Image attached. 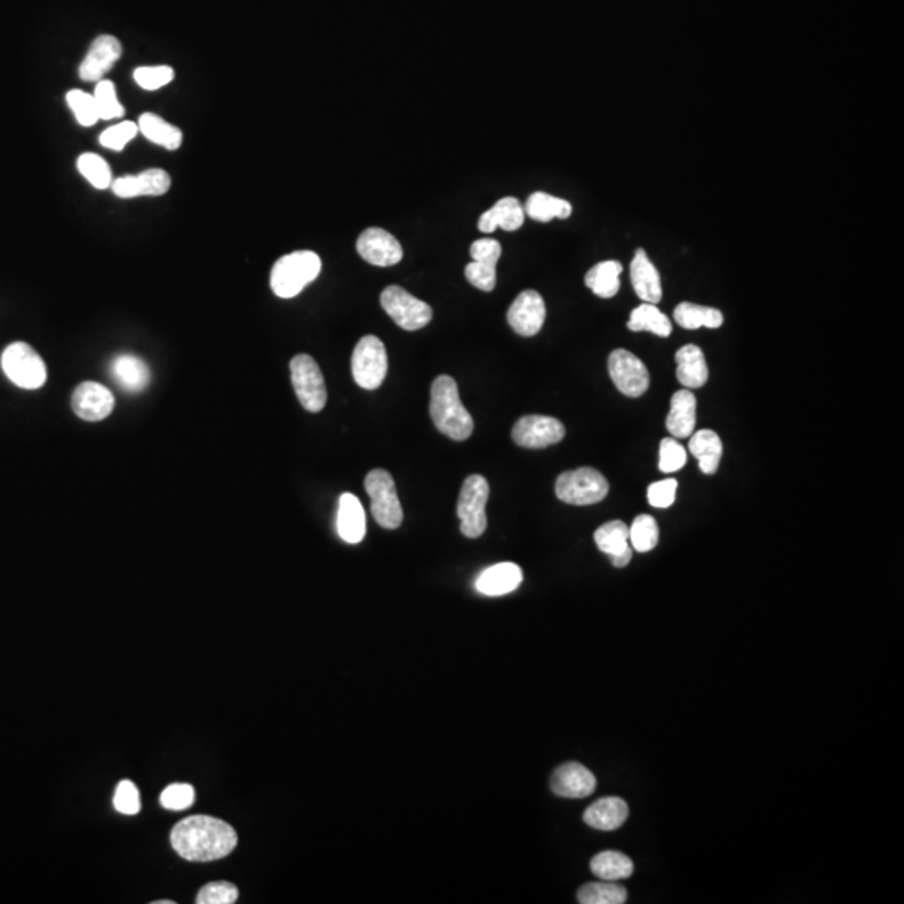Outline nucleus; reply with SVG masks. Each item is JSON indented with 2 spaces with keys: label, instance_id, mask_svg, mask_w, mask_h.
<instances>
[{
  "label": "nucleus",
  "instance_id": "nucleus-1",
  "mask_svg": "<svg viewBox=\"0 0 904 904\" xmlns=\"http://www.w3.org/2000/svg\"><path fill=\"white\" fill-rule=\"evenodd\" d=\"M237 831L211 816H191L171 831V846L186 861H216L237 848Z\"/></svg>",
  "mask_w": 904,
  "mask_h": 904
},
{
  "label": "nucleus",
  "instance_id": "nucleus-2",
  "mask_svg": "<svg viewBox=\"0 0 904 904\" xmlns=\"http://www.w3.org/2000/svg\"><path fill=\"white\" fill-rule=\"evenodd\" d=\"M429 411L437 431L452 441H466L473 434V417L461 402L458 384L449 375H439L432 382Z\"/></svg>",
  "mask_w": 904,
  "mask_h": 904
},
{
  "label": "nucleus",
  "instance_id": "nucleus-3",
  "mask_svg": "<svg viewBox=\"0 0 904 904\" xmlns=\"http://www.w3.org/2000/svg\"><path fill=\"white\" fill-rule=\"evenodd\" d=\"M322 260L310 250L288 253L278 258L270 273V287L280 298L297 297L309 283L319 277Z\"/></svg>",
  "mask_w": 904,
  "mask_h": 904
},
{
  "label": "nucleus",
  "instance_id": "nucleus-4",
  "mask_svg": "<svg viewBox=\"0 0 904 904\" xmlns=\"http://www.w3.org/2000/svg\"><path fill=\"white\" fill-rule=\"evenodd\" d=\"M364 486L370 496V509L375 521L386 530H397L404 513L391 473H387L386 469H374L365 476Z\"/></svg>",
  "mask_w": 904,
  "mask_h": 904
},
{
  "label": "nucleus",
  "instance_id": "nucleus-5",
  "mask_svg": "<svg viewBox=\"0 0 904 904\" xmlns=\"http://www.w3.org/2000/svg\"><path fill=\"white\" fill-rule=\"evenodd\" d=\"M610 484L593 468H580L561 474L556 481V496L573 506H590L607 498Z\"/></svg>",
  "mask_w": 904,
  "mask_h": 904
},
{
  "label": "nucleus",
  "instance_id": "nucleus-6",
  "mask_svg": "<svg viewBox=\"0 0 904 904\" xmlns=\"http://www.w3.org/2000/svg\"><path fill=\"white\" fill-rule=\"evenodd\" d=\"M2 369L12 384L21 389H41L47 381V369L41 355L24 342H14L2 354Z\"/></svg>",
  "mask_w": 904,
  "mask_h": 904
},
{
  "label": "nucleus",
  "instance_id": "nucleus-7",
  "mask_svg": "<svg viewBox=\"0 0 904 904\" xmlns=\"http://www.w3.org/2000/svg\"><path fill=\"white\" fill-rule=\"evenodd\" d=\"M489 499V484L483 476L473 474L464 479L458 501V516L461 519V533L466 538H479L488 528L486 504Z\"/></svg>",
  "mask_w": 904,
  "mask_h": 904
},
{
  "label": "nucleus",
  "instance_id": "nucleus-8",
  "mask_svg": "<svg viewBox=\"0 0 904 904\" xmlns=\"http://www.w3.org/2000/svg\"><path fill=\"white\" fill-rule=\"evenodd\" d=\"M293 389L305 411L320 412L327 404V387L319 364L310 355L298 354L290 362Z\"/></svg>",
  "mask_w": 904,
  "mask_h": 904
},
{
  "label": "nucleus",
  "instance_id": "nucleus-9",
  "mask_svg": "<svg viewBox=\"0 0 904 904\" xmlns=\"http://www.w3.org/2000/svg\"><path fill=\"white\" fill-rule=\"evenodd\" d=\"M352 375L362 389L375 391L387 375L386 345L375 335H365L352 354Z\"/></svg>",
  "mask_w": 904,
  "mask_h": 904
},
{
  "label": "nucleus",
  "instance_id": "nucleus-10",
  "mask_svg": "<svg viewBox=\"0 0 904 904\" xmlns=\"http://www.w3.org/2000/svg\"><path fill=\"white\" fill-rule=\"evenodd\" d=\"M381 305L386 314L407 332L424 329L432 320L431 307L399 285H391L382 292Z\"/></svg>",
  "mask_w": 904,
  "mask_h": 904
},
{
  "label": "nucleus",
  "instance_id": "nucleus-11",
  "mask_svg": "<svg viewBox=\"0 0 904 904\" xmlns=\"http://www.w3.org/2000/svg\"><path fill=\"white\" fill-rule=\"evenodd\" d=\"M608 372L623 396L640 397L648 391L650 374L647 365L628 350L618 349L610 354Z\"/></svg>",
  "mask_w": 904,
  "mask_h": 904
},
{
  "label": "nucleus",
  "instance_id": "nucleus-12",
  "mask_svg": "<svg viewBox=\"0 0 904 904\" xmlns=\"http://www.w3.org/2000/svg\"><path fill=\"white\" fill-rule=\"evenodd\" d=\"M563 422L555 417L548 416H524L514 424L513 441L521 447L528 449H543L553 446L565 437Z\"/></svg>",
  "mask_w": 904,
  "mask_h": 904
},
{
  "label": "nucleus",
  "instance_id": "nucleus-13",
  "mask_svg": "<svg viewBox=\"0 0 904 904\" xmlns=\"http://www.w3.org/2000/svg\"><path fill=\"white\" fill-rule=\"evenodd\" d=\"M471 257L464 275L469 283L483 292H493L496 287V265L501 258V243L493 238H481L471 245Z\"/></svg>",
  "mask_w": 904,
  "mask_h": 904
},
{
  "label": "nucleus",
  "instance_id": "nucleus-14",
  "mask_svg": "<svg viewBox=\"0 0 904 904\" xmlns=\"http://www.w3.org/2000/svg\"><path fill=\"white\" fill-rule=\"evenodd\" d=\"M545 300L536 290H524L519 293L508 310V324L516 334L533 337L545 324Z\"/></svg>",
  "mask_w": 904,
  "mask_h": 904
},
{
  "label": "nucleus",
  "instance_id": "nucleus-15",
  "mask_svg": "<svg viewBox=\"0 0 904 904\" xmlns=\"http://www.w3.org/2000/svg\"><path fill=\"white\" fill-rule=\"evenodd\" d=\"M357 252L375 267H392L404 257L401 243L382 228H367L357 240Z\"/></svg>",
  "mask_w": 904,
  "mask_h": 904
},
{
  "label": "nucleus",
  "instance_id": "nucleus-16",
  "mask_svg": "<svg viewBox=\"0 0 904 904\" xmlns=\"http://www.w3.org/2000/svg\"><path fill=\"white\" fill-rule=\"evenodd\" d=\"M121 54H123V46L116 37L109 36V34L96 37L79 66V78L84 83H98L104 78V74L119 61Z\"/></svg>",
  "mask_w": 904,
  "mask_h": 904
},
{
  "label": "nucleus",
  "instance_id": "nucleus-17",
  "mask_svg": "<svg viewBox=\"0 0 904 904\" xmlns=\"http://www.w3.org/2000/svg\"><path fill=\"white\" fill-rule=\"evenodd\" d=\"M72 411L83 421H103L114 411L113 392L98 382H83L72 394Z\"/></svg>",
  "mask_w": 904,
  "mask_h": 904
},
{
  "label": "nucleus",
  "instance_id": "nucleus-18",
  "mask_svg": "<svg viewBox=\"0 0 904 904\" xmlns=\"http://www.w3.org/2000/svg\"><path fill=\"white\" fill-rule=\"evenodd\" d=\"M114 195L123 200L138 196H163L171 188V176L161 168H149L139 175L121 176L113 180Z\"/></svg>",
  "mask_w": 904,
  "mask_h": 904
},
{
  "label": "nucleus",
  "instance_id": "nucleus-19",
  "mask_svg": "<svg viewBox=\"0 0 904 904\" xmlns=\"http://www.w3.org/2000/svg\"><path fill=\"white\" fill-rule=\"evenodd\" d=\"M550 786L556 796L566 797V799H583V797L591 796L595 791L596 779L590 769H586L578 762H568L553 772Z\"/></svg>",
  "mask_w": 904,
  "mask_h": 904
},
{
  "label": "nucleus",
  "instance_id": "nucleus-20",
  "mask_svg": "<svg viewBox=\"0 0 904 904\" xmlns=\"http://www.w3.org/2000/svg\"><path fill=\"white\" fill-rule=\"evenodd\" d=\"M630 278H632L633 290L642 302L657 305L662 300L660 273L643 248L637 250L633 257L632 265H630Z\"/></svg>",
  "mask_w": 904,
  "mask_h": 904
},
{
  "label": "nucleus",
  "instance_id": "nucleus-21",
  "mask_svg": "<svg viewBox=\"0 0 904 904\" xmlns=\"http://www.w3.org/2000/svg\"><path fill=\"white\" fill-rule=\"evenodd\" d=\"M109 372H111L113 381L129 394L144 391L151 381L148 365L136 355L121 354L114 357L113 362L109 365Z\"/></svg>",
  "mask_w": 904,
  "mask_h": 904
},
{
  "label": "nucleus",
  "instance_id": "nucleus-22",
  "mask_svg": "<svg viewBox=\"0 0 904 904\" xmlns=\"http://www.w3.org/2000/svg\"><path fill=\"white\" fill-rule=\"evenodd\" d=\"M697 399L687 389L675 392L667 416V429L675 439H687L695 431Z\"/></svg>",
  "mask_w": 904,
  "mask_h": 904
},
{
  "label": "nucleus",
  "instance_id": "nucleus-23",
  "mask_svg": "<svg viewBox=\"0 0 904 904\" xmlns=\"http://www.w3.org/2000/svg\"><path fill=\"white\" fill-rule=\"evenodd\" d=\"M523 583V570L514 563H498L484 570L476 580V590L486 596L508 595Z\"/></svg>",
  "mask_w": 904,
  "mask_h": 904
},
{
  "label": "nucleus",
  "instance_id": "nucleus-24",
  "mask_svg": "<svg viewBox=\"0 0 904 904\" xmlns=\"http://www.w3.org/2000/svg\"><path fill=\"white\" fill-rule=\"evenodd\" d=\"M524 223V206L513 196H506L489 208L478 221V228L483 233H493L496 228L506 232H516Z\"/></svg>",
  "mask_w": 904,
  "mask_h": 904
},
{
  "label": "nucleus",
  "instance_id": "nucleus-25",
  "mask_svg": "<svg viewBox=\"0 0 904 904\" xmlns=\"http://www.w3.org/2000/svg\"><path fill=\"white\" fill-rule=\"evenodd\" d=\"M337 531L345 543L359 545L365 536V513L359 498L354 494L344 493L339 499L337 513Z\"/></svg>",
  "mask_w": 904,
  "mask_h": 904
},
{
  "label": "nucleus",
  "instance_id": "nucleus-26",
  "mask_svg": "<svg viewBox=\"0 0 904 904\" xmlns=\"http://www.w3.org/2000/svg\"><path fill=\"white\" fill-rule=\"evenodd\" d=\"M677 379L687 389H700L709 381V367L705 355L697 345H684L675 354Z\"/></svg>",
  "mask_w": 904,
  "mask_h": 904
},
{
  "label": "nucleus",
  "instance_id": "nucleus-27",
  "mask_svg": "<svg viewBox=\"0 0 904 904\" xmlns=\"http://www.w3.org/2000/svg\"><path fill=\"white\" fill-rule=\"evenodd\" d=\"M627 802L620 797H603L585 811L586 824L598 831H617L627 821Z\"/></svg>",
  "mask_w": 904,
  "mask_h": 904
},
{
  "label": "nucleus",
  "instance_id": "nucleus-28",
  "mask_svg": "<svg viewBox=\"0 0 904 904\" xmlns=\"http://www.w3.org/2000/svg\"><path fill=\"white\" fill-rule=\"evenodd\" d=\"M138 129L144 138L153 144H158L168 151H176L183 144V131L175 124L168 123L155 113L141 114L138 121Z\"/></svg>",
  "mask_w": 904,
  "mask_h": 904
},
{
  "label": "nucleus",
  "instance_id": "nucleus-29",
  "mask_svg": "<svg viewBox=\"0 0 904 904\" xmlns=\"http://www.w3.org/2000/svg\"><path fill=\"white\" fill-rule=\"evenodd\" d=\"M689 451L699 459L700 471L704 474H715L722 458V441L719 434L710 429H702L690 436Z\"/></svg>",
  "mask_w": 904,
  "mask_h": 904
},
{
  "label": "nucleus",
  "instance_id": "nucleus-30",
  "mask_svg": "<svg viewBox=\"0 0 904 904\" xmlns=\"http://www.w3.org/2000/svg\"><path fill=\"white\" fill-rule=\"evenodd\" d=\"M571 211H573V206L570 201L556 198L543 191L533 193L524 205V215L530 216L531 220L541 221V223H548L553 218L566 220V218H570Z\"/></svg>",
  "mask_w": 904,
  "mask_h": 904
},
{
  "label": "nucleus",
  "instance_id": "nucleus-31",
  "mask_svg": "<svg viewBox=\"0 0 904 904\" xmlns=\"http://www.w3.org/2000/svg\"><path fill=\"white\" fill-rule=\"evenodd\" d=\"M673 319L682 329L687 330H697L702 327L719 329L720 325L724 324V315L719 309L690 304V302L678 304L677 309L673 312Z\"/></svg>",
  "mask_w": 904,
  "mask_h": 904
},
{
  "label": "nucleus",
  "instance_id": "nucleus-32",
  "mask_svg": "<svg viewBox=\"0 0 904 904\" xmlns=\"http://www.w3.org/2000/svg\"><path fill=\"white\" fill-rule=\"evenodd\" d=\"M622 263L615 260L600 262L586 273V287L601 298H612L620 290V275H622Z\"/></svg>",
  "mask_w": 904,
  "mask_h": 904
},
{
  "label": "nucleus",
  "instance_id": "nucleus-33",
  "mask_svg": "<svg viewBox=\"0 0 904 904\" xmlns=\"http://www.w3.org/2000/svg\"><path fill=\"white\" fill-rule=\"evenodd\" d=\"M628 329L632 332H652L658 337L672 335V322L655 304L643 302L633 310L628 320Z\"/></svg>",
  "mask_w": 904,
  "mask_h": 904
},
{
  "label": "nucleus",
  "instance_id": "nucleus-34",
  "mask_svg": "<svg viewBox=\"0 0 904 904\" xmlns=\"http://www.w3.org/2000/svg\"><path fill=\"white\" fill-rule=\"evenodd\" d=\"M591 873L603 881H622L633 874L632 859L617 851H603L591 859Z\"/></svg>",
  "mask_w": 904,
  "mask_h": 904
},
{
  "label": "nucleus",
  "instance_id": "nucleus-35",
  "mask_svg": "<svg viewBox=\"0 0 904 904\" xmlns=\"http://www.w3.org/2000/svg\"><path fill=\"white\" fill-rule=\"evenodd\" d=\"M595 543L605 555H622L625 551L632 550L630 546V528L623 521H610L600 526L595 533Z\"/></svg>",
  "mask_w": 904,
  "mask_h": 904
},
{
  "label": "nucleus",
  "instance_id": "nucleus-36",
  "mask_svg": "<svg viewBox=\"0 0 904 904\" xmlns=\"http://www.w3.org/2000/svg\"><path fill=\"white\" fill-rule=\"evenodd\" d=\"M627 889L617 881L588 883L578 891V903L581 904H623L627 901Z\"/></svg>",
  "mask_w": 904,
  "mask_h": 904
},
{
  "label": "nucleus",
  "instance_id": "nucleus-37",
  "mask_svg": "<svg viewBox=\"0 0 904 904\" xmlns=\"http://www.w3.org/2000/svg\"><path fill=\"white\" fill-rule=\"evenodd\" d=\"M78 170L96 190H106L113 185V175L108 161L96 153H83L78 158Z\"/></svg>",
  "mask_w": 904,
  "mask_h": 904
},
{
  "label": "nucleus",
  "instance_id": "nucleus-38",
  "mask_svg": "<svg viewBox=\"0 0 904 904\" xmlns=\"http://www.w3.org/2000/svg\"><path fill=\"white\" fill-rule=\"evenodd\" d=\"M658 524L650 514H640L630 526V545L638 553H648L658 545Z\"/></svg>",
  "mask_w": 904,
  "mask_h": 904
},
{
  "label": "nucleus",
  "instance_id": "nucleus-39",
  "mask_svg": "<svg viewBox=\"0 0 904 904\" xmlns=\"http://www.w3.org/2000/svg\"><path fill=\"white\" fill-rule=\"evenodd\" d=\"M93 96L96 106H98L99 119L111 121V119H118L123 116V104L119 103L114 83H111L108 79H101V81L96 83Z\"/></svg>",
  "mask_w": 904,
  "mask_h": 904
},
{
  "label": "nucleus",
  "instance_id": "nucleus-40",
  "mask_svg": "<svg viewBox=\"0 0 904 904\" xmlns=\"http://www.w3.org/2000/svg\"><path fill=\"white\" fill-rule=\"evenodd\" d=\"M67 106L78 119V123L84 128H89L98 123L99 113L93 94L84 93L81 89H72L66 96Z\"/></svg>",
  "mask_w": 904,
  "mask_h": 904
},
{
  "label": "nucleus",
  "instance_id": "nucleus-41",
  "mask_svg": "<svg viewBox=\"0 0 904 904\" xmlns=\"http://www.w3.org/2000/svg\"><path fill=\"white\" fill-rule=\"evenodd\" d=\"M133 78L139 88L158 91L175 79V71L171 66H144L134 71Z\"/></svg>",
  "mask_w": 904,
  "mask_h": 904
},
{
  "label": "nucleus",
  "instance_id": "nucleus-42",
  "mask_svg": "<svg viewBox=\"0 0 904 904\" xmlns=\"http://www.w3.org/2000/svg\"><path fill=\"white\" fill-rule=\"evenodd\" d=\"M687 464V451L677 439H663L660 442L658 468L665 474L677 473Z\"/></svg>",
  "mask_w": 904,
  "mask_h": 904
},
{
  "label": "nucleus",
  "instance_id": "nucleus-43",
  "mask_svg": "<svg viewBox=\"0 0 904 904\" xmlns=\"http://www.w3.org/2000/svg\"><path fill=\"white\" fill-rule=\"evenodd\" d=\"M139 133L138 124L133 121H123V123L114 124L111 128L106 129L99 136V143L104 148L111 151H123L124 146L133 141L134 136Z\"/></svg>",
  "mask_w": 904,
  "mask_h": 904
},
{
  "label": "nucleus",
  "instance_id": "nucleus-44",
  "mask_svg": "<svg viewBox=\"0 0 904 904\" xmlns=\"http://www.w3.org/2000/svg\"><path fill=\"white\" fill-rule=\"evenodd\" d=\"M238 888L235 884L218 881L205 884L196 896L198 904H233L237 903Z\"/></svg>",
  "mask_w": 904,
  "mask_h": 904
},
{
  "label": "nucleus",
  "instance_id": "nucleus-45",
  "mask_svg": "<svg viewBox=\"0 0 904 904\" xmlns=\"http://www.w3.org/2000/svg\"><path fill=\"white\" fill-rule=\"evenodd\" d=\"M195 789L190 784H171L161 792V806L170 811H183L195 802Z\"/></svg>",
  "mask_w": 904,
  "mask_h": 904
},
{
  "label": "nucleus",
  "instance_id": "nucleus-46",
  "mask_svg": "<svg viewBox=\"0 0 904 904\" xmlns=\"http://www.w3.org/2000/svg\"><path fill=\"white\" fill-rule=\"evenodd\" d=\"M114 807L124 816H134L141 811L138 787L131 781H121L114 792Z\"/></svg>",
  "mask_w": 904,
  "mask_h": 904
},
{
  "label": "nucleus",
  "instance_id": "nucleus-47",
  "mask_svg": "<svg viewBox=\"0 0 904 904\" xmlns=\"http://www.w3.org/2000/svg\"><path fill=\"white\" fill-rule=\"evenodd\" d=\"M677 488V479L672 478L650 484L647 491L648 503L653 508H670L677 498Z\"/></svg>",
  "mask_w": 904,
  "mask_h": 904
},
{
  "label": "nucleus",
  "instance_id": "nucleus-48",
  "mask_svg": "<svg viewBox=\"0 0 904 904\" xmlns=\"http://www.w3.org/2000/svg\"><path fill=\"white\" fill-rule=\"evenodd\" d=\"M633 550L625 551L622 555L612 556L610 560H612V565L615 568H625V566L632 561Z\"/></svg>",
  "mask_w": 904,
  "mask_h": 904
},
{
  "label": "nucleus",
  "instance_id": "nucleus-49",
  "mask_svg": "<svg viewBox=\"0 0 904 904\" xmlns=\"http://www.w3.org/2000/svg\"><path fill=\"white\" fill-rule=\"evenodd\" d=\"M155 904H173V901H168V899H165V901H155Z\"/></svg>",
  "mask_w": 904,
  "mask_h": 904
}]
</instances>
